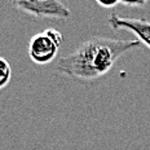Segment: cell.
<instances>
[{
	"label": "cell",
	"mask_w": 150,
	"mask_h": 150,
	"mask_svg": "<svg viewBox=\"0 0 150 150\" xmlns=\"http://www.w3.org/2000/svg\"><path fill=\"white\" fill-rule=\"evenodd\" d=\"M13 5L18 11L36 18L66 21L71 17V11L67 5L58 0H17Z\"/></svg>",
	"instance_id": "3957f363"
},
{
	"label": "cell",
	"mask_w": 150,
	"mask_h": 150,
	"mask_svg": "<svg viewBox=\"0 0 150 150\" xmlns=\"http://www.w3.org/2000/svg\"><path fill=\"white\" fill-rule=\"evenodd\" d=\"M62 44V34L54 29H47L35 34L29 42V57L36 65H48L57 58Z\"/></svg>",
	"instance_id": "7a4b0ae2"
},
{
	"label": "cell",
	"mask_w": 150,
	"mask_h": 150,
	"mask_svg": "<svg viewBox=\"0 0 150 150\" xmlns=\"http://www.w3.org/2000/svg\"><path fill=\"white\" fill-rule=\"evenodd\" d=\"M12 79V67L11 64L4 57H0V91L8 87Z\"/></svg>",
	"instance_id": "5b68a950"
},
{
	"label": "cell",
	"mask_w": 150,
	"mask_h": 150,
	"mask_svg": "<svg viewBox=\"0 0 150 150\" xmlns=\"http://www.w3.org/2000/svg\"><path fill=\"white\" fill-rule=\"evenodd\" d=\"M97 4L102 8H114V7H117V5H119V0L112 1V3H104V1H101V0H97Z\"/></svg>",
	"instance_id": "52a82bcc"
},
{
	"label": "cell",
	"mask_w": 150,
	"mask_h": 150,
	"mask_svg": "<svg viewBox=\"0 0 150 150\" xmlns=\"http://www.w3.org/2000/svg\"><path fill=\"white\" fill-rule=\"evenodd\" d=\"M109 25L112 30H128L135 34L137 40L145 44L150 49V21L146 18H128L120 17L118 13L112 12L108 17Z\"/></svg>",
	"instance_id": "277c9868"
},
{
	"label": "cell",
	"mask_w": 150,
	"mask_h": 150,
	"mask_svg": "<svg viewBox=\"0 0 150 150\" xmlns=\"http://www.w3.org/2000/svg\"><path fill=\"white\" fill-rule=\"evenodd\" d=\"M119 4L124 5V7H144L146 1H122L119 0Z\"/></svg>",
	"instance_id": "8992f818"
},
{
	"label": "cell",
	"mask_w": 150,
	"mask_h": 150,
	"mask_svg": "<svg viewBox=\"0 0 150 150\" xmlns=\"http://www.w3.org/2000/svg\"><path fill=\"white\" fill-rule=\"evenodd\" d=\"M139 40H122L106 36H93L67 56L57 60L56 70L67 78L91 83L105 76L117 61L127 52L139 48Z\"/></svg>",
	"instance_id": "6da1fadb"
}]
</instances>
